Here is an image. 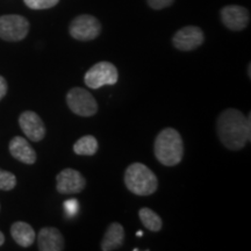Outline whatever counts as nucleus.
I'll use <instances>...</instances> for the list:
<instances>
[{
	"instance_id": "obj_23",
	"label": "nucleus",
	"mask_w": 251,
	"mask_h": 251,
	"mask_svg": "<svg viewBox=\"0 0 251 251\" xmlns=\"http://www.w3.org/2000/svg\"><path fill=\"white\" fill-rule=\"evenodd\" d=\"M247 136L248 140H251V114L248 115L247 118Z\"/></svg>"
},
{
	"instance_id": "obj_15",
	"label": "nucleus",
	"mask_w": 251,
	"mask_h": 251,
	"mask_svg": "<svg viewBox=\"0 0 251 251\" xmlns=\"http://www.w3.org/2000/svg\"><path fill=\"white\" fill-rule=\"evenodd\" d=\"M11 235L15 242L24 248L30 247L31 244L35 242L36 238L35 231H34L33 227L23 221H18L12 225Z\"/></svg>"
},
{
	"instance_id": "obj_4",
	"label": "nucleus",
	"mask_w": 251,
	"mask_h": 251,
	"mask_svg": "<svg viewBox=\"0 0 251 251\" xmlns=\"http://www.w3.org/2000/svg\"><path fill=\"white\" fill-rule=\"evenodd\" d=\"M119 79L118 69L111 62H99L85 74L84 81L89 89L98 90L105 85H115Z\"/></svg>"
},
{
	"instance_id": "obj_9",
	"label": "nucleus",
	"mask_w": 251,
	"mask_h": 251,
	"mask_svg": "<svg viewBox=\"0 0 251 251\" xmlns=\"http://www.w3.org/2000/svg\"><path fill=\"white\" fill-rule=\"evenodd\" d=\"M205 41L202 30L199 27L187 26L181 28L172 37V43L175 48L181 51H191L197 49Z\"/></svg>"
},
{
	"instance_id": "obj_13",
	"label": "nucleus",
	"mask_w": 251,
	"mask_h": 251,
	"mask_svg": "<svg viewBox=\"0 0 251 251\" xmlns=\"http://www.w3.org/2000/svg\"><path fill=\"white\" fill-rule=\"evenodd\" d=\"M9 152L18 159L19 162L25 164H34L36 162V152L33 147L28 143L26 139L21 136H15L9 142Z\"/></svg>"
},
{
	"instance_id": "obj_7",
	"label": "nucleus",
	"mask_w": 251,
	"mask_h": 251,
	"mask_svg": "<svg viewBox=\"0 0 251 251\" xmlns=\"http://www.w3.org/2000/svg\"><path fill=\"white\" fill-rule=\"evenodd\" d=\"M101 25L97 18L90 14H81L75 18L69 26L70 35L78 41H92L99 36Z\"/></svg>"
},
{
	"instance_id": "obj_24",
	"label": "nucleus",
	"mask_w": 251,
	"mask_h": 251,
	"mask_svg": "<svg viewBox=\"0 0 251 251\" xmlns=\"http://www.w3.org/2000/svg\"><path fill=\"white\" fill-rule=\"evenodd\" d=\"M4 242H5V236H4V234H2L1 231H0V247H1L2 244H4Z\"/></svg>"
},
{
	"instance_id": "obj_18",
	"label": "nucleus",
	"mask_w": 251,
	"mask_h": 251,
	"mask_svg": "<svg viewBox=\"0 0 251 251\" xmlns=\"http://www.w3.org/2000/svg\"><path fill=\"white\" fill-rule=\"evenodd\" d=\"M17 186V177L12 172L0 169V190L11 191Z\"/></svg>"
},
{
	"instance_id": "obj_12",
	"label": "nucleus",
	"mask_w": 251,
	"mask_h": 251,
	"mask_svg": "<svg viewBox=\"0 0 251 251\" xmlns=\"http://www.w3.org/2000/svg\"><path fill=\"white\" fill-rule=\"evenodd\" d=\"M40 251H62L64 250V238L61 231L54 227H45L37 236Z\"/></svg>"
},
{
	"instance_id": "obj_10",
	"label": "nucleus",
	"mask_w": 251,
	"mask_h": 251,
	"mask_svg": "<svg viewBox=\"0 0 251 251\" xmlns=\"http://www.w3.org/2000/svg\"><path fill=\"white\" fill-rule=\"evenodd\" d=\"M221 20L228 29L234 31L243 30L250 21V14L247 8L238 5H228L221 9Z\"/></svg>"
},
{
	"instance_id": "obj_6",
	"label": "nucleus",
	"mask_w": 251,
	"mask_h": 251,
	"mask_svg": "<svg viewBox=\"0 0 251 251\" xmlns=\"http://www.w3.org/2000/svg\"><path fill=\"white\" fill-rule=\"evenodd\" d=\"M29 31V23L26 18L17 14L0 17V39L8 42L24 40Z\"/></svg>"
},
{
	"instance_id": "obj_25",
	"label": "nucleus",
	"mask_w": 251,
	"mask_h": 251,
	"mask_svg": "<svg viewBox=\"0 0 251 251\" xmlns=\"http://www.w3.org/2000/svg\"><path fill=\"white\" fill-rule=\"evenodd\" d=\"M137 236H139V237H141V236H142V235H143V233H142V231H137Z\"/></svg>"
},
{
	"instance_id": "obj_14",
	"label": "nucleus",
	"mask_w": 251,
	"mask_h": 251,
	"mask_svg": "<svg viewBox=\"0 0 251 251\" xmlns=\"http://www.w3.org/2000/svg\"><path fill=\"white\" fill-rule=\"evenodd\" d=\"M125 241V229L120 224L114 222L108 226L107 230L103 235L101 242L102 251H112L120 249Z\"/></svg>"
},
{
	"instance_id": "obj_16",
	"label": "nucleus",
	"mask_w": 251,
	"mask_h": 251,
	"mask_svg": "<svg viewBox=\"0 0 251 251\" xmlns=\"http://www.w3.org/2000/svg\"><path fill=\"white\" fill-rule=\"evenodd\" d=\"M99 144L98 141L92 135H85L80 137L76 143L74 144L75 153L80 156H93L98 151Z\"/></svg>"
},
{
	"instance_id": "obj_22",
	"label": "nucleus",
	"mask_w": 251,
	"mask_h": 251,
	"mask_svg": "<svg viewBox=\"0 0 251 251\" xmlns=\"http://www.w3.org/2000/svg\"><path fill=\"white\" fill-rule=\"evenodd\" d=\"M7 93V81L2 76H0V100H1Z\"/></svg>"
},
{
	"instance_id": "obj_11",
	"label": "nucleus",
	"mask_w": 251,
	"mask_h": 251,
	"mask_svg": "<svg viewBox=\"0 0 251 251\" xmlns=\"http://www.w3.org/2000/svg\"><path fill=\"white\" fill-rule=\"evenodd\" d=\"M19 125L24 134L33 142H39L46 136V127L42 119L35 112L26 111L19 117Z\"/></svg>"
},
{
	"instance_id": "obj_1",
	"label": "nucleus",
	"mask_w": 251,
	"mask_h": 251,
	"mask_svg": "<svg viewBox=\"0 0 251 251\" xmlns=\"http://www.w3.org/2000/svg\"><path fill=\"white\" fill-rule=\"evenodd\" d=\"M219 139L226 148L241 150L247 144V117L235 108L225 109L216 122Z\"/></svg>"
},
{
	"instance_id": "obj_21",
	"label": "nucleus",
	"mask_w": 251,
	"mask_h": 251,
	"mask_svg": "<svg viewBox=\"0 0 251 251\" xmlns=\"http://www.w3.org/2000/svg\"><path fill=\"white\" fill-rule=\"evenodd\" d=\"M152 9H163L174 4L175 0H147Z\"/></svg>"
},
{
	"instance_id": "obj_3",
	"label": "nucleus",
	"mask_w": 251,
	"mask_h": 251,
	"mask_svg": "<svg viewBox=\"0 0 251 251\" xmlns=\"http://www.w3.org/2000/svg\"><path fill=\"white\" fill-rule=\"evenodd\" d=\"M125 184L131 193L147 197L155 193L158 187L156 175L142 163H133L125 172Z\"/></svg>"
},
{
	"instance_id": "obj_20",
	"label": "nucleus",
	"mask_w": 251,
	"mask_h": 251,
	"mask_svg": "<svg viewBox=\"0 0 251 251\" xmlns=\"http://www.w3.org/2000/svg\"><path fill=\"white\" fill-rule=\"evenodd\" d=\"M64 211L68 218H74L79 212V202L77 199H69L64 202Z\"/></svg>"
},
{
	"instance_id": "obj_19",
	"label": "nucleus",
	"mask_w": 251,
	"mask_h": 251,
	"mask_svg": "<svg viewBox=\"0 0 251 251\" xmlns=\"http://www.w3.org/2000/svg\"><path fill=\"white\" fill-rule=\"evenodd\" d=\"M24 2L31 9H47L57 5L59 0H24Z\"/></svg>"
},
{
	"instance_id": "obj_5",
	"label": "nucleus",
	"mask_w": 251,
	"mask_h": 251,
	"mask_svg": "<svg viewBox=\"0 0 251 251\" xmlns=\"http://www.w3.org/2000/svg\"><path fill=\"white\" fill-rule=\"evenodd\" d=\"M67 103L72 113L79 117H93L98 112V103L89 91L74 87L67 94Z\"/></svg>"
},
{
	"instance_id": "obj_8",
	"label": "nucleus",
	"mask_w": 251,
	"mask_h": 251,
	"mask_svg": "<svg viewBox=\"0 0 251 251\" xmlns=\"http://www.w3.org/2000/svg\"><path fill=\"white\" fill-rule=\"evenodd\" d=\"M86 186V180L79 171L64 169L56 177V188L61 194L80 193Z\"/></svg>"
},
{
	"instance_id": "obj_17",
	"label": "nucleus",
	"mask_w": 251,
	"mask_h": 251,
	"mask_svg": "<svg viewBox=\"0 0 251 251\" xmlns=\"http://www.w3.org/2000/svg\"><path fill=\"white\" fill-rule=\"evenodd\" d=\"M139 216L142 225L148 229V230L156 233V231H159L162 229L163 222L161 216L153 212L152 209L148 208V207L141 208L139 211Z\"/></svg>"
},
{
	"instance_id": "obj_2",
	"label": "nucleus",
	"mask_w": 251,
	"mask_h": 251,
	"mask_svg": "<svg viewBox=\"0 0 251 251\" xmlns=\"http://www.w3.org/2000/svg\"><path fill=\"white\" fill-rule=\"evenodd\" d=\"M153 152L157 161L163 165L179 164L184 156V144L179 131L174 128H164L159 131L153 143Z\"/></svg>"
}]
</instances>
